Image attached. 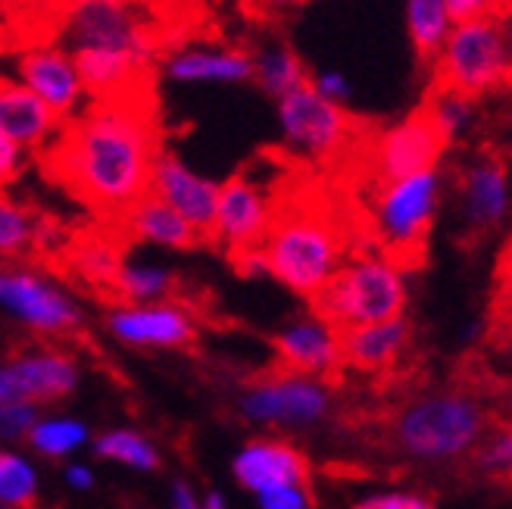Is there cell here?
Instances as JSON below:
<instances>
[{"label":"cell","mask_w":512,"mask_h":509,"mask_svg":"<svg viewBox=\"0 0 512 509\" xmlns=\"http://www.w3.org/2000/svg\"><path fill=\"white\" fill-rule=\"evenodd\" d=\"M97 460H110L135 472H157L163 466L160 450L135 428H113L91 441Z\"/></svg>","instance_id":"4316f807"},{"label":"cell","mask_w":512,"mask_h":509,"mask_svg":"<svg viewBox=\"0 0 512 509\" xmlns=\"http://www.w3.org/2000/svg\"><path fill=\"white\" fill-rule=\"evenodd\" d=\"M353 509H434V503L419 494H372L353 503Z\"/></svg>","instance_id":"74e56055"},{"label":"cell","mask_w":512,"mask_h":509,"mask_svg":"<svg viewBox=\"0 0 512 509\" xmlns=\"http://www.w3.org/2000/svg\"><path fill=\"white\" fill-rule=\"evenodd\" d=\"M38 422V406L29 400H4L0 403V441L29 438L32 425Z\"/></svg>","instance_id":"d6a6232c"},{"label":"cell","mask_w":512,"mask_h":509,"mask_svg":"<svg viewBox=\"0 0 512 509\" xmlns=\"http://www.w3.org/2000/svg\"><path fill=\"white\" fill-rule=\"evenodd\" d=\"M160 132L147 94L91 100L41 154L47 175L107 222L150 191L160 157Z\"/></svg>","instance_id":"6da1fadb"},{"label":"cell","mask_w":512,"mask_h":509,"mask_svg":"<svg viewBox=\"0 0 512 509\" xmlns=\"http://www.w3.org/2000/svg\"><path fill=\"white\" fill-rule=\"evenodd\" d=\"M163 203L182 216L203 244L213 241V225H216V203H219V185L213 178L194 172L182 157L172 150H160L157 163L150 172V191Z\"/></svg>","instance_id":"5bb4252c"},{"label":"cell","mask_w":512,"mask_h":509,"mask_svg":"<svg viewBox=\"0 0 512 509\" xmlns=\"http://www.w3.org/2000/svg\"><path fill=\"white\" fill-rule=\"evenodd\" d=\"M422 110L434 122V129L444 135V141L453 144L472 125V119H475V100L456 94V91H447V88H428Z\"/></svg>","instance_id":"83f0119b"},{"label":"cell","mask_w":512,"mask_h":509,"mask_svg":"<svg viewBox=\"0 0 512 509\" xmlns=\"http://www.w3.org/2000/svg\"><path fill=\"white\" fill-rule=\"evenodd\" d=\"M260 509H313L310 488H275L266 494H256Z\"/></svg>","instance_id":"8d00e7d4"},{"label":"cell","mask_w":512,"mask_h":509,"mask_svg":"<svg viewBox=\"0 0 512 509\" xmlns=\"http://www.w3.org/2000/svg\"><path fill=\"white\" fill-rule=\"evenodd\" d=\"M441 197L438 169L416 172L372 188L366 232L369 241L400 272L416 269L428 257V232Z\"/></svg>","instance_id":"3957f363"},{"label":"cell","mask_w":512,"mask_h":509,"mask_svg":"<svg viewBox=\"0 0 512 509\" xmlns=\"http://www.w3.org/2000/svg\"><path fill=\"white\" fill-rule=\"evenodd\" d=\"M406 310L403 272L381 253H353L335 272V278L310 300V313L338 332L375 322L400 319Z\"/></svg>","instance_id":"277c9868"},{"label":"cell","mask_w":512,"mask_h":509,"mask_svg":"<svg viewBox=\"0 0 512 509\" xmlns=\"http://www.w3.org/2000/svg\"><path fill=\"white\" fill-rule=\"evenodd\" d=\"M232 475L250 494H266L275 488H310V460L288 441L253 438L235 453Z\"/></svg>","instance_id":"ac0fdd59"},{"label":"cell","mask_w":512,"mask_h":509,"mask_svg":"<svg viewBox=\"0 0 512 509\" xmlns=\"http://www.w3.org/2000/svg\"><path fill=\"white\" fill-rule=\"evenodd\" d=\"M13 391L19 400H29L35 406L60 403L79 388V366L69 353L41 347V350H22L7 363Z\"/></svg>","instance_id":"d6986e66"},{"label":"cell","mask_w":512,"mask_h":509,"mask_svg":"<svg viewBox=\"0 0 512 509\" xmlns=\"http://www.w3.org/2000/svg\"><path fill=\"white\" fill-rule=\"evenodd\" d=\"M494 4H497V16L512 19V0H494Z\"/></svg>","instance_id":"bcb514c9"},{"label":"cell","mask_w":512,"mask_h":509,"mask_svg":"<svg viewBox=\"0 0 512 509\" xmlns=\"http://www.w3.org/2000/svg\"><path fill=\"white\" fill-rule=\"evenodd\" d=\"M475 466L497 481L512 478V425H500V435L478 453Z\"/></svg>","instance_id":"836d02e7"},{"label":"cell","mask_w":512,"mask_h":509,"mask_svg":"<svg viewBox=\"0 0 512 509\" xmlns=\"http://www.w3.org/2000/svg\"><path fill=\"white\" fill-rule=\"evenodd\" d=\"M278 104V129L281 141L291 154L313 163H338L353 154L360 144V122L347 107L331 104L319 97L310 85L291 91Z\"/></svg>","instance_id":"ba28073f"},{"label":"cell","mask_w":512,"mask_h":509,"mask_svg":"<svg viewBox=\"0 0 512 509\" xmlns=\"http://www.w3.org/2000/svg\"><path fill=\"white\" fill-rule=\"evenodd\" d=\"M253 57V79L256 88L263 94L281 100L288 97L291 91L310 85V69L300 60L297 50H291L288 44H269V47H260Z\"/></svg>","instance_id":"cb8c5ba5"},{"label":"cell","mask_w":512,"mask_h":509,"mask_svg":"<svg viewBox=\"0 0 512 509\" xmlns=\"http://www.w3.org/2000/svg\"><path fill=\"white\" fill-rule=\"evenodd\" d=\"M497 422H500V425H512V391H509V394H506V400L500 403Z\"/></svg>","instance_id":"f6af8a7d"},{"label":"cell","mask_w":512,"mask_h":509,"mask_svg":"<svg viewBox=\"0 0 512 509\" xmlns=\"http://www.w3.org/2000/svg\"><path fill=\"white\" fill-rule=\"evenodd\" d=\"M509 88H512V85H509Z\"/></svg>","instance_id":"f907efd6"},{"label":"cell","mask_w":512,"mask_h":509,"mask_svg":"<svg viewBox=\"0 0 512 509\" xmlns=\"http://www.w3.org/2000/svg\"><path fill=\"white\" fill-rule=\"evenodd\" d=\"M310 88H313L319 97L331 100V104H338V107H347L350 91H353L350 82H347V75L338 72V69H322V72L310 75Z\"/></svg>","instance_id":"e575fe53"},{"label":"cell","mask_w":512,"mask_h":509,"mask_svg":"<svg viewBox=\"0 0 512 509\" xmlns=\"http://www.w3.org/2000/svg\"><path fill=\"white\" fill-rule=\"evenodd\" d=\"M0 307L41 335H72L82 325L79 307L32 269L0 266Z\"/></svg>","instance_id":"4fadbf2b"},{"label":"cell","mask_w":512,"mask_h":509,"mask_svg":"<svg viewBox=\"0 0 512 509\" xmlns=\"http://www.w3.org/2000/svg\"><path fill=\"white\" fill-rule=\"evenodd\" d=\"M350 247L353 228L341 213L322 197L297 194L285 200L275 197V216L260 253L266 275L303 300H313L347 263Z\"/></svg>","instance_id":"7a4b0ae2"},{"label":"cell","mask_w":512,"mask_h":509,"mask_svg":"<svg viewBox=\"0 0 512 509\" xmlns=\"http://www.w3.org/2000/svg\"><path fill=\"white\" fill-rule=\"evenodd\" d=\"M409 344V322L391 319V322H375L360 325L341 332V360L350 369L360 372H384L391 369Z\"/></svg>","instance_id":"603a6c76"},{"label":"cell","mask_w":512,"mask_h":509,"mask_svg":"<svg viewBox=\"0 0 512 509\" xmlns=\"http://www.w3.org/2000/svg\"><path fill=\"white\" fill-rule=\"evenodd\" d=\"M119 232H125L128 238H138L157 247H169V250H194L200 247V235L194 228L178 216L169 203H163L160 197L144 194L132 210H125L116 222Z\"/></svg>","instance_id":"7402d4cb"},{"label":"cell","mask_w":512,"mask_h":509,"mask_svg":"<svg viewBox=\"0 0 512 509\" xmlns=\"http://www.w3.org/2000/svg\"><path fill=\"white\" fill-rule=\"evenodd\" d=\"M453 29L444 0H406V32L422 63H434Z\"/></svg>","instance_id":"484cf974"},{"label":"cell","mask_w":512,"mask_h":509,"mask_svg":"<svg viewBox=\"0 0 512 509\" xmlns=\"http://www.w3.org/2000/svg\"><path fill=\"white\" fill-rule=\"evenodd\" d=\"M75 269H79V275L88 278L91 285H100L110 291L116 272L122 269L119 250L110 247L107 238H94L82 247H75Z\"/></svg>","instance_id":"1f68e13d"},{"label":"cell","mask_w":512,"mask_h":509,"mask_svg":"<svg viewBox=\"0 0 512 509\" xmlns=\"http://www.w3.org/2000/svg\"><path fill=\"white\" fill-rule=\"evenodd\" d=\"M163 72L178 85H244L253 79V57L238 47H178Z\"/></svg>","instance_id":"44dd1931"},{"label":"cell","mask_w":512,"mask_h":509,"mask_svg":"<svg viewBox=\"0 0 512 509\" xmlns=\"http://www.w3.org/2000/svg\"><path fill=\"white\" fill-rule=\"evenodd\" d=\"M66 485L72 491H91L94 488V472L82 463H72L66 466Z\"/></svg>","instance_id":"60d3db41"},{"label":"cell","mask_w":512,"mask_h":509,"mask_svg":"<svg viewBox=\"0 0 512 509\" xmlns=\"http://www.w3.org/2000/svg\"><path fill=\"white\" fill-rule=\"evenodd\" d=\"M503 485H512V478H506V481H503Z\"/></svg>","instance_id":"c3c4849f"},{"label":"cell","mask_w":512,"mask_h":509,"mask_svg":"<svg viewBox=\"0 0 512 509\" xmlns=\"http://www.w3.org/2000/svg\"><path fill=\"white\" fill-rule=\"evenodd\" d=\"M4 400H16V391H13L7 366H0V403H4Z\"/></svg>","instance_id":"7bdbcfd3"},{"label":"cell","mask_w":512,"mask_h":509,"mask_svg":"<svg viewBox=\"0 0 512 509\" xmlns=\"http://www.w3.org/2000/svg\"><path fill=\"white\" fill-rule=\"evenodd\" d=\"M459 197L469 235L481 238L509 213V160L497 147H484L459 172Z\"/></svg>","instance_id":"2e32d148"},{"label":"cell","mask_w":512,"mask_h":509,"mask_svg":"<svg viewBox=\"0 0 512 509\" xmlns=\"http://www.w3.org/2000/svg\"><path fill=\"white\" fill-rule=\"evenodd\" d=\"M110 335L128 347L188 350L197 341V325L185 307L172 300L141 303V307H116L107 316Z\"/></svg>","instance_id":"e0dca14e"},{"label":"cell","mask_w":512,"mask_h":509,"mask_svg":"<svg viewBox=\"0 0 512 509\" xmlns=\"http://www.w3.org/2000/svg\"><path fill=\"white\" fill-rule=\"evenodd\" d=\"M13 72V79L29 88L63 122L75 119L91 104L79 66L60 41H38L22 47L13 60Z\"/></svg>","instance_id":"7c38bea8"},{"label":"cell","mask_w":512,"mask_h":509,"mask_svg":"<svg viewBox=\"0 0 512 509\" xmlns=\"http://www.w3.org/2000/svg\"><path fill=\"white\" fill-rule=\"evenodd\" d=\"M444 7L456 22H469V19H481V16H497V4L494 0H444Z\"/></svg>","instance_id":"f35d334b"},{"label":"cell","mask_w":512,"mask_h":509,"mask_svg":"<svg viewBox=\"0 0 512 509\" xmlns=\"http://www.w3.org/2000/svg\"><path fill=\"white\" fill-rule=\"evenodd\" d=\"M272 216H275L272 191L253 172H238L219 185L216 225L210 244L222 247L228 253V260H235L250 250H260L272 225Z\"/></svg>","instance_id":"30bf717a"},{"label":"cell","mask_w":512,"mask_h":509,"mask_svg":"<svg viewBox=\"0 0 512 509\" xmlns=\"http://www.w3.org/2000/svg\"><path fill=\"white\" fill-rule=\"evenodd\" d=\"M488 413L472 391H444L409 400L391 422V441L413 460H453L478 444Z\"/></svg>","instance_id":"5b68a950"},{"label":"cell","mask_w":512,"mask_h":509,"mask_svg":"<svg viewBox=\"0 0 512 509\" xmlns=\"http://www.w3.org/2000/svg\"><path fill=\"white\" fill-rule=\"evenodd\" d=\"M169 509H200V497L194 494V485H191L188 478L172 481V491H169Z\"/></svg>","instance_id":"ab89813d"},{"label":"cell","mask_w":512,"mask_h":509,"mask_svg":"<svg viewBox=\"0 0 512 509\" xmlns=\"http://www.w3.org/2000/svg\"><path fill=\"white\" fill-rule=\"evenodd\" d=\"M0 503L10 509H38V472L25 456L0 447Z\"/></svg>","instance_id":"f546056e"},{"label":"cell","mask_w":512,"mask_h":509,"mask_svg":"<svg viewBox=\"0 0 512 509\" xmlns=\"http://www.w3.org/2000/svg\"><path fill=\"white\" fill-rule=\"evenodd\" d=\"M447 147L450 144L444 141V135L434 129L428 113L419 107L416 113H409L403 122L378 132L366 144V166L375 185L397 182V178L406 175L438 169V160L444 157Z\"/></svg>","instance_id":"8fae6325"},{"label":"cell","mask_w":512,"mask_h":509,"mask_svg":"<svg viewBox=\"0 0 512 509\" xmlns=\"http://www.w3.org/2000/svg\"><path fill=\"white\" fill-rule=\"evenodd\" d=\"M238 413L256 425L310 428L331 413V391L325 381L285 369L256 375L238 400Z\"/></svg>","instance_id":"9c48e42d"},{"label":"cell","mask_w":512,"mask_h":509,"mask_svg":"<svg viewBox=\"0 0 512 509\" xmlns=\"http://www.w3.org/2000/svg\"><path fill=\"white\" fill-rule=\"evenodd\" d=\"M272 350L278 369L310 375L319 381L338 378L344 369L341 360V332L322 322L316 313H306L294 322H288L272 338Z\"/></svg>","instance_id":"9a60e30c"},{"label":"cell","mask_w":512,"mask_h":509,"mask_svg":"<svg viewBox=\"0 0 512 509\" xmlns=\"http://www.w3.org/2000/svg\"><path fill=\"white\" fill-rule=\"evenodd\" d=\"M250 4L263 13H291L303 4H310V0H250Z\"/></svg>","instance_id":"b9f144b4"},{"label":"cell","mask_w":512,"mask_h":509,"mask_svg":"<svg viewBox=\"0 0 512 509\" xmlns=\"http://www.w3.org/2000/svg\"><path fill=\"white\" fill-rule=\"evenodd\" d=\"M25 163H29V154L19 144H13L7 135H0V191H7L25 172Z\"/></svg>","instance_id":"d590c367"},{"label":"cell","mask_w":512,"mask_h":509,"mask_svg":"<svg viewBox=\"0 0 512 509\" xmlns=\"http://www.w3.org/2000/svg\"><path fill=\"white\" fill-rule=\"evenodd\" d=\"M60 129L63 119L57 113H50L25 85L0 75V135L19 144L25 154H44Z\"/></svg>","instance_id":"ffe728a7"},{"label":"cell","mask_w":512,"mask_h":509,"mask_svg":"<svg viewBox=\"0 0 512 509\" xmlns=\"http://www.w3.org/2000/svg\"><path fill=\"white\" fill-rule=\"evenodd\" d=\"M41 238L35 216L16 203L7 191H0V257H25Z\"/></svg>","instance_id":"4dcf8cb0"},{"label":"cell","mask_w":512,"mask_h":509,"mask_svg":"<svg viewBox=\"0 0 512 509\" xmlns=\"http://www.w3.org/2000/svg\"><path fill=\"white\" fill-rule=\"evenodd\" d=\"M29 444L35 453L47 456V460H60V456H69L72 450L88 444V425L66 416L38 419L29 431Z\"/></svg>","instance_id":"f1b7e54d"},{"label":"cell","mask_w":512,"mask_h":509,"mask_svg":"<svg viewBox=\"0 0 512 509\" xmlns=\"http://www.w3.org/2000/svg\"><path fill=\"white\" fill-rule=\"evenodd\" d=\"M125 4H135V7H141V4H147V0H125Z\"/></svg>","instance_id":"7dc6e473"},{"label":"cell","mask_w":512,"mask_h":509,"mask_svg":"<svg viewBox=\"0 0 512 509\" xmlns=\"http://www.w3.org/2000/svg\"><path fill=\"white\" fill-rule=\"evenodd\" d=\"M512 85V38L509 19L481 16L456 22L441 54L431 63V88H447L478 100Z\"/></svg>","instance_id":"8992f818"},{"label":"cell","mask_w":512,"mask_h":509,"mask_svg":"<svg viewBox=\"0 0 512 509\" xmlns=\"http://www.w3.org/2000/svg\"><path fill=\"white\" fill-rule=\"evenodd\" d=\"M0 509H10V506H4V503H0Z\"/></svg>","instance_id":"681fc988"},{"label":"cell","mask_w":512,"mask_h":509,"mask_svg":"<svg viewBox=\"0 0 512 509\" xmlns=\"http://www.w3.org/2000/svg\"><path fill=\"white\" fill-rule=\"evenodd\" d=\"M178 291V275L163 266H135L122 263L116 272L110 294L119 307H141V303H160Z\"/></svg>","instance_id":"d4e9b609"},{"label":"cell","mask_w":512,"mask_h":509,"mask_svg":"<svg viewBox=\"0 0 512 509\" xmlns=\"http://www.w3.org/2000/svg\"><path fill=\"white\" fill-rule=\"evenodd\" d=\"M200 509H228V503L219 491H207L200 497Z\"/></svg>","instance_id":"ee69618b"},{"label":"cell","mask_w":512,"mask_h":509,"mask_svg":"<svg viewBox=\"0 0 512 509\" xmlns=\"http://www.w3.org/2000/svg\"><path fill=\"white\" fill-rule=\"evenodd\" d=\"M57 41L69 50L132 57L144 66L157 57V35L141 7L125 0H66L57 19Z\"/></svg>","instance_id":"52a82bcc"}]
</instances>
